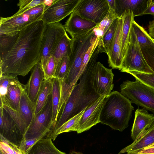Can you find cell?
Segmentation results:
<instances>
[{
	"instance_id": "cell-4",
	"label": "cell",
	"mask_w": 154,
	"mask_h": 154,
	"mask_svg": "<svg viewBox=\"0 0 154 154\" xmlns=\"http://www.w3.org/2000/svg\"><path fill=\"white\" fill-rule=\"evenodd\" d=\"M97 37L94 29L83 35L71 38V47L69 56L70 66L65 84L72 90L86 67L83 64L84 58L89 48L96 41Z\"/></svg>"
},
{
	"instance_id": "cell-42",
	"label": "cell",
	"mask_w": 154,
	"mask_h": 154,
	"mask_svg": "<svg viewBox=\"0 0 154 154\" xmlns=\"http://www.w3.org/2000/svg\"><path fill=\"white\" fill-rule=\"evenodd\" d=\"M145 14H150L154 16V5H150L141 15Z\"/></svg>"
},
{
	"instance_id": "cell-43",
	"label": "cell",
	"mask_w": 154,
	"mask_h": 154,
	"mask_svg": "<svg viewBox=\"0 0 154 154\" xmlns=\"http://www.w3.org/2000/svg\"><path fill=\"white\" fill-rule=\"evenodd\" d=\"M11 147L13 150L14 154H23L16 146L13 145Z\"/></svg>"
},
{
	"instance_id": "cell-8",
	"label": "cell",
	"mask_w": 154,
	"mask_h": 154,
	"mask_svg": "<svg viewBox=\"0 0 154 154\" xmlns=\"http://www.w3.org/2000/svg\"><path fill=\"white\" fill-rule=\"evenodd\" d=\"M120 88L121 93L132 103L154 114V89L136 79L124 81Z\"/></svg>"
},
{
	"instance_id": "cell-7",
	"label": "cell",
	"mask_w": 154,
	"mask_h": 154,
	"mask_svg": "<svg viewBox=\"0 0 154 154\" xmlns=\"http://www.w3.org/2000/svg\"><path fill=\"white\" fill-rule=\"evenodd\" d=\"M46 7L45 4L38 5L20 14H14L6 17H1L0 34L19 32L30 24L41 20Z\"/></svg>"
},
{
	"instance_id": "cell-15",
	"label": "cell",
	"mask_w": 154,
	"mask_h": 154,
	"mask_svg": "<svg viewBox=\"0 0 154 154\" xmlns=\"http://www.w3.org/2000/svg\"><path fill=\"white\" fill-rule=\"evenodd\" d=\"M98 25L91 21L82 18L74 11L70 14L64 26L66 32L72 38L86 33Z\"/></svg>"
},
{
	"instance_id": "cell-12",
	"label": "cell",
	"mask_w": 154,
	"mask_h": 154,
	"mask_svg": "<svg viewBox=\"0 0 154 154\" xmlns=\"http://www.w3.org/2000/svg\"><path fill=\"white\" fill-rule=\"evenodd\" d=\"M81 0H55L45 9L42 20L46 25L59 23L75 11Z\"/></svg>"
},
{
	"instance_id": "cell-41",
	"label": "cell",
	"mask_w": 154,
	"mask_h": 154,
	"mask_svg": "<svg viewBox=\"0 0 154 154\" xmlns=\"http://www.w3.org/2000/svg\"><path fill=\"white\" fill-rule=\"evenodd\" d=\"M148 31L149 35L154 40V17L153 20L149 22Z\"/></svg>"
},
{
	"instance_id": "cell-19",
	"label": "cell",
	"mask_w": 154,
	"mask_h": 154,
	"mask_svg": "<svg viewBox=\"0 0 154 154\" xmlns=\"http://www.w3.org/2000/svg\"><path fill=\"white\" fill-rule=\"evenodd\" d=\"M32 70L30 77L26 85L29 98L35 103L44 80V73L40 62L36 64Z\"/></svg>"
},
{
	"instance_id": "cell-25",
	"label": "cell",
	"mask_w": 154,
	"mask_h": 154,
	"mask_svg": "<svg viewBox=\"0 0 154 154\" xmlns=\"http://www.w3.org/2000/svg\"><path fill=\"white\" fill-rule=\"evenodd\" d=\"M71 38L67 33L64 36L57 45L53 53L56 66V71L61 59L66 54H70L71 47ZM56 73V72H55Z\"/></svg>"
},
{
	"instance_id": "cell-29",
	"label": "cell",
	"mask_w": 154,
	"mask_h": 154,
	"mask_svg": "<svg viewBox=\"0 0 154 154\" xmlns=\"http://www.w3.org/2000/svg\"><path fill=\"white\" fill-rule=\"evenodd\" d=\"M109 7L108 12L102 21L94 29L95 34L97 37L102 38L114 20L118 18L115 11Z\"/></svg>"
},
{
	"instance_id": "cell-28",
	"label": "cell",
	"mask_w": 154,
	"mask_h": 154,
	"mask_svg": "<svg viewBox=\"0 0 154 154\" xmlns=\"http://www.w3.org/2000/svg\"><path fill=\"white\" fill-rule=\"evenodd\" d=\"M85 110L70 119L62 125L52 135L51 137L52 140L54 141L59 134L62 133L77 131L79 128L80 121Z\"/></svg>"
},
{
	"instance_id": "cell-3",
	"label": "cell",
	"mask_w": 154,
	"mask_h": 154,
	"mask_svg": "<svg viewBox=\"0 0 154 154\" xmlns=\"http://www.w3.org/2000/svg\"><path fill=\"white\" fill-rule=\"evenodd\" d=\"M131 101L117 91L105 96L100 116V122L122 131L128 126L134 107Z\"/></svg>"
},
{
	"instance_id": "cell-33",
	"label": "cell",
	"mask_w": 154,
	"mask_h": 154,
	"mask_svg": "<svg viewBox=\"0 0 154 154\" xmlns=\"http://www.w3.org/2000/svg\"><path fill=\"white\" fill-rule=\"evenodd\" d=\"M69 56L66 54L60 61L56 70L55 78L60 80L66 81L70 66Z\"/></svg>"
},
{
	"instance_id": "cell-44",
	"label": "cell",
	"mask_w": 154,
	"mask_h": 154,
	"mask_svg": "<svg viewBox=\"0 0 154 154\" xmlns=\"http://www.w3.org/2000/svg\"><path fill=\"white\" fill-rule=\"evenodd\" d=\"M69 154H85L79 152H76L75 151H71Z\"/></svg>"
},
{
	"instance_id": "cell-45",
	"label": "cell",
	"mask_w": 154,
	"mask_h": 154,
	"mask_svg": "<svg viewBox=\"0 0 154 154\" xmlns=\"http://www.w3.org/2000/svg\"><path fill=\"white\" fill-rule=\"evenodd\" d=\"M150 5H154V0H151L150 4Z\"/></svg>"
},
{
	"instance_id": "cell-47",
	"label": "cell",
	"mask_w": 154,
	"mask_h": 154,
	"mask_svg": "<svg viewBox=\"0 0 154 154\" xmlns=\"http://www.w3.org/2000/svg\"></svg>"
},
{
	"instance_id": "cell-20",
	"label": "cell",
	"mask_w": 154,
	"mask_h": 154,
	"mask_svg": "<svg viewBox=\"0 0 154 154\" xmlns=\"http://www.w3.org/2000/svg\"><path fill=\"white\" fill-rule=\"evenodd\" d=\"M151 0H115V13L119 17L126 10H130L134 17L141 16L150 4Z\"/></svg>"
},
{
	"instance_id": "cell-6",
	"label": "cell",
	"mask_w": 154,
	"mask_h": 154,
	"mask_svg": "<svg viewBox=\"0 0 154 154\" xmlns=\"http://www.w3.org/2000/svg\"><path fill=\"white\" fill-rule=\"evenodd\" d=\"M119 70L127 73L130 71H136L154 73L144 59L132 25L125 53Z\"/></svg>"
},
{
	"instance_id": "cell-35",
	"label": "cell",
	"mask_w": 154,
	"mask_h": 154,
	"mask_svg": "<svg viewBox=\"0 0 154 154\" xmlns=\"http://www.w3.org/2000/svg\"><path fill=\"white\" fill-rule=\"evenodd\" d=\"M140 48L145 60L154 73V40L150 45Z\"/></svg>"
},
{
	"instance_id": "cell-5",
	"label": "cell",
	"mask_w": 154,
	"mask_h": 154,
	"mask_svg": "<svg viewBox=\"0 0 154 154\" xmlns=\"http://www.w3.org/2000/svg\"><path fill=\"white\" fill-rule=\"evenodd\" d=\"M0 139L19 147L26 131L17 111L5 105L0 106Z\"/></svg>"
},
{
	"instance_id": "cell-37",
	"label": "cell",
	"mask_w": 154,
	"mask_h": 154,
	"mask_svg": "<svg viewBox=\"0 0 154 154\" xmlns=\"http://www.w3.org/2000/svg\"><path fill=\"white\" fill-rule=\"evenodd\" d=\"M130 74L144 84L154 89V73H147L136 71H130Z\"/></svg>"
},
{
	"instance_id": "cell-36",
	"label": "cell",
	"mask_w": 154,
	"mask_h": 154,
	"mask_svg": "<svg viewBox=\"0 0 154 154\" xmlns=\"http://www.w3.org/2000/svg\"><path fill=\"white\" fill-rule=\"evenodd\" d=\"M18 80L17 76L9 73H0V97L5 94L8 85L11 82Z\"/></svg>"
},
{
	"instance_id": "cell-23",
	"label": "cell",
	"mask_w": 154,
	"mask_h": 154,
	"mask_svg": "<svg viewBox=\"0 0 154 154\" xmlns=\"http://www.w3.org/2000/svg\"><path fill=\"white\" fill-rule=\"evenodd\" d=\"M27 154H66L58 150L54 146L51 138L45 137L36 143Z\"/></svg>"
},
{
	"instance_id": "cell-31",
	"label": "cell",
	"mask_w": 154,
	"mask_h": 154,
	"mask_svg": "<svg viewBox=\"0 0 154 154\" xmlns=\"http://www.w3.org/2000/svg\"><path fill=\"white\" fill-rule=\"evenodd\" d=\"M19 32L13 34H0V58L12 47L19 35Z\"/></svg>"
},
{
	"instance_id": "cell-9",
	"label": "cell",
	"mask_w": 154,
	"mask_h": 154,
	"mask_svg": "<svg viewBox=\"0 0 154 154\" xmlns=\"http://www.w3.org/2000/svg\"><path fill=\"white\" fill-rule=\"evenodd\" d=\"M52 107L51 93L42 109L35 114L24 134L26 139H42L49 137L54 126L52 121Z\"/></svg>"
},
{
	"instance_id": "cell-11",
	"label": "cell",
	"mask_w": 154,
	"mask_h": 154,
	"mask_svg": "<svg viewBox=\"0 0 154 154\" xmlns=\"http://www.w3.org/2000/svg\"><path fill=\"white\" fill-rule=\"evenodd\" d=\"M114 75L112 69L97 62L90 75V82L93 89L100 96H108L113 88Z\"/></svg>"
},
{
	"instance_id": "cell-17",
	"label": "cell",
	"mask_w": 154,
	"mask_h": 154,
	"mask_svg": "<svg viewBox=\"0 0 154 154\" xmlns=\"http://www.w3.org/2000/svg\"><path fill=\"white\" fill-rule=\"evenodd\" d=\"M122 25L123 20L121 16L119 17L116 29L111 41L108 55L109 66L113 69H119L122 63L121 48Z\"/></svg>"
},
{
	"instance_id": "cell-40",
	"label": "cell",
	"mask_w": 154,
	"mask_h": 154,
	"mask_svg": "<svg viewBox=\"0 0 154 154\" xmlns=\"http://www.w3.org/2000/svg\"><path fill=\"white\" fill-rule=\"evenodd\" d=\"M0 151L3 154H14L13 150L9 142L4 140L0 139Z\"/></svg>"
},
{
	"instance_id": "cell-13",
	"label": "cell",
	"mask_w": 154,
	"mask_h": 154,
	"mask_svg": "<svg viewBox=\"0 0 154 154\" xmlns=\"http://www.w3.org/2000/svg\"><path fill=\"white\" fill-rule=\"evenodd\" d=\"M109 9L106 0H81L75 11L82 18L98 25L106 15Z\"/></svg>"
},
{
	"instance_id": "cell-39",
	"label": "cell",
	"mask_w": 154,
	"mask_h": 154,
	"mask_svg": "<svg viewBox=\"0 0 154 154\" xmlns=\"http://www.w3.org/2000/svg\"><path fill=\"white\" fill-rule=\"evenodd\" d=\"M41 139L40 138L26 139L24 138L18 148L23 154H27L32 146Z\"/></svg>"
},
{
	"instance_id": "cell-34",
	"label": "cell",
	"mask_w": 154,
	"mask_h": 154,
	"mask_svg": "<svg viewBox=\"0 0 154 154\" xmlns=\"http://www.w3.org/2000/svg\"><path fill=\"white\" fill-rule=\"evenodd\" d=\"M45 4V0H20L17 5L19 9L14 14L17 15L23 14L38 5Z\"/></svg>"
},
{
	"instance_id": "cell-26",
	"label": "cell",
	"mask_w": 154,
	"mask_h": 154,
	"mask_svg": "<svg viewBox=\"0 0 154 154\" xmlns=\"http://www.w3.org/2000/svg\"><path fill=\"white\" fill-rule=\"evenodd\" d=\"M52 79H44L43 82L35 102V114L39 112L43 108L49 95L51 93Z\"/></svg>"
},
{
	"instance_id": "cell-30",
	"label": "cell",
	"mask_w": 154,
	"mask_h": 154,
	"mask_svg": "<svg viewBox=\"0 0 154 154\" xmlns=\"http://www.w3.org/2000/svg\"><path fill=\"white\" fill-rule=\"evenodd\" d=\"M118 18L116 19L100 40L102 43V52L108 55L111 41L115 35L119 21Z\"/></svg>"
},
{
	"instance_id": "cell-10",
	"label": "cell",
	"mask_w": 154,
	"mask_h": 154,
	"mask_svg": "<svg viewBox=\"0 0 154 154\" xmlns=\"http://www.w3.org/2000/svg\"><path fill=\"white\" fill-rule=\"evenodd\" d=\"M66 33L64 25L60 22L46 25L42 40L40 61L44 71L49 59Z\"/></svg>"
},
{
	"instance_id": "cell-46",
	"label": "cell",
	"mask_w": 154,
	"mask_h": 154,
	"mask_svg": "<svg viewBox=\"0 0 154 154\" xmlns=\"http://www.w3.org/2000/svg\"><path fill=\"white\" fill-rule=\"evenodd\" d=\"M0 154H3L1 151H0Z\"/></svg>"
},
{
	"instance_id": "cell-16",
	"label": "cell",
	"mask_w": 154,
	"mask_h": 154,
	"mask_svg": "<svg viewBox=\"0 0 154 154\" xmlns=\"http://www.w3.org/2000/svg\"><path fill=\"white\" fill-rule=\"evenodd\" d=\"M35 103L29 98L26 85L22 84L21 93L18 110V116L26 131L31 124L35 115Z\"/></svg>"
},
{
	"instance_id": "cell-38",
	"label": "cell",
	"mask_w": 154,
	"mask_h": 154,
	"mask_svg": "<svg viewBox=\"0 0 154 154\" xmlns=\"http://www.w3.org/2000/svg\"><path fill=\"white\" fill-rule=\"evenodd\" d=\"M56 66L53 57L51 56L49 59L44 70V79L48 80L55 78Z\"/></svg>"
},
{
	"instance_id": "cell-21",
	"label": "cell",
	"mask_w": 154,
	"mask_h": 154,
	"mask_svg": "<svg viewBox=\"0 0 154 154\" xmlns=\"http://www.w3.org/2000/svg\"><path fill=\"white\" fill-rule=\"evenodd\" d=\"M154 143V122L150 127L131 144L122 149L119 154H134Z\"/></svg>"
},
{
	"instance_id": "cell-27",
	"label": "cell",
	"mask_w": 154,
	"mask_h": 154,
	"mask_svg": "<svg viewBox=\"0 0 154 154\" xmlns=\"http://www.w3.org/2000/svg\"><path fill=\"white\" fill-rule=\"evenodd\" d=\"M51 97L52 107V121L54 124L53 130L59 116L58 109L60 100L59 81L58 79L55 78L52 79Z\"/></svg>"
},
{
	"instance_id": "cell-1",
	"label": "cell",
	"mask_w": 154,
	"mask_h": 154,
	"mask_svg": "<svg viewBox=\"0 0 154 154\" xmlns=\"http://www.w3.org/2000/svg\"><path fill=\"white\" fill-rule=\"evenodd\" d=\"M46 26L40 20L20 32L13 46L0 58V73L25 76L40 62L42 40Z\"/></svg>"
},
{
	"instance_id": "cell-24",
	"label": "cell",
	"mask_w": 154,
	"mask_h": 154,
	"mask_svg": "<svg viewBox=\"0 0 154 154\" xmlns=\"http://www.w3.org/2000/svg\"><path fill=\"white\" fill-rule=\"evenodd\" d=\"M121 16L123 20L121 48L122 60L125 54L128 42L129 33L132 22L134 19L133 12L130 10H125Z\"/></svg>"
},
{
	"instance_id": "cell-18",
	"label": "cell",
	"mask_w": 154,
	"mask_h": 154,
	"mask_svg": "<svg viewBox=\"0 0 154 154\" xmlns=\"http://www.w3.org/2000/svg\"><path fill=\"white\" fill-rule=\"evenodd\" d=\"M154 122V115L149 114L144 108H138L135 112L134 123L131 136L136 140L151 126Z\"/></svg>"
},
{
	"instance_id": "cell-14",
	"label": "cell",
	"mask_w": 154,
	"mask_h": 154,
	"mask_svg": "<svg viewBox=\"0 0 154 154\" xmlns=\"http://www.w3.org/2000/svg\"><path fill=\"white\" fill-rule=\"evenodd\" d=\"M105 96L100 97L86 108L81 119L77 133L87 131L100 122V116Z\"/></svg>"
},
{
	"instance_id": "cell-32",
	"label": "cell",
	"mask_w": 154,
	"mask_h": 154,
	"mask_svg": "<svg viewBox=\"0 0 154 154\" xmlns=\"http://www.w3.org/2000/svg\"><path fill=\"white\" fill-rule=\"evenodd\" d=\"M131 25L140 47L150 45L153 42V40L145 29L137 23L134 20Z\"/></svg>"
},
{
	"instance_id": "cell-22",
	"label": "cell",
	"mask_w": 154,
	"mask_h": 154,
	"mask_svg": "<svg viewBox=\"0 0 154 154\" xmlns=\"http://www.w3.org/2000/svg\"><path fill=\"white\" fill-rule=\"evenodd\" d=\"M22 84L18 80L9 84L5 95L0 97V105H5L17 111L21 96Z\"/></svg>"
},
{
	"instance_id": "cell-2",
	"label": "cell",
	"mask_w": 154,
	"mask_h": 154,
	"mask_svg": "<svg viewBox=\"0 0 154 154\" xmlns=\"http://www.w3.org/2000/svg\"><path fill=\"white\" fill-rule=\"evenodd\" d=\"M94 59H90L85 70L80 78L79 83L75 85L61 110L56 125L51 134L65 122L84 110L100 97L93 89L90 80L92 70L96 63Z\"/></svg>"
}]
</instances>
